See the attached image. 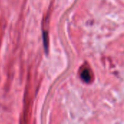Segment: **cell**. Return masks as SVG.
Returning <instances> with one entry per match:
<instances>
[{
  "label": "cell",
  "mask_w": 124,
  "mask_h": 124,
  "mask_svg": "<svg viewBox=\"0 0 124 124\" xmlns=\"http://www.w3.org/2000/svg\"><path fill=\"white\" fill-rule=\"evenodd\" d=\"M81 77L83 81H84L86 83H89L93 79V74L90 68H83L82 70L81 71Z\"/></svg>",
  "instance_id": "1"
}]
</instances>
